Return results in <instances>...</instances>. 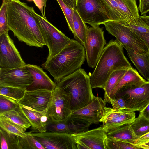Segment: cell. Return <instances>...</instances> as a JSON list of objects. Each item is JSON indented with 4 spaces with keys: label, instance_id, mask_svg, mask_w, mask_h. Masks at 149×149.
<instances>
[{
    "label": "cell",
    "instance_id": "1",
    "mask_svg": "<svg viewBox=\"0 0 149 149\" xmlns=\"http://www.w3.org/2000/svg\"><path fill=\"white\" fill-rule=\"evenodd\" d=\"M37 14L33 7L19 1L8 3L7 17L9 30L19 41L29 46L42 48L45 45Z\"/></svg>",
    "mask_w": 149,
    "mask_h": 149
},
{
    "label": "cell",
    "instance_id": "2",
    "mask_svg": "<svg viewBox=\"0 0 149 149\" xmlns=\"http://www.w3.org/2000/svg\"><path fill=\"white\" fill-rule=\"evenodd\" d=\"M132 67L124 54L123 47L117 40H111L104 47L94 70L89 75L92 89L104 90L112 72Z\"/></svg>",
    "mask_w": 149,
    "mask_h": 149
},
{
    "label": "cell",
    "instance_id": "3",
    "mask_svg": "<svg viewBox=\"0 0 149 149\" xmlns=\"http://www.w3.org/2000/svg\"><path fill=\"white\" fill-rule=\"evenodd\" d=\"M86 57L84 46L72 39L60 52L43 63L42 66L49 72L57 83L80 68Z\"/></svg>",
    "mask_w": 149,
    "mask_h": 149
},
{
    "label": "cell",
    "instance_id": "4",
    "mask_svg": "<svg viewBox=\"0 0 149 149\" xmlns=\"http://www.w3.org/2000/svg\"><path fill=\"white\" fill-rule=\"evenodd\" d=\"M56 86L69 94L71 97V109L78 110L90 103L94 95L89 75L80 68L56 83Z\"/></svg>",
    "mask_w": 149,
    "mask_h": 149
},
{
    "label": "cell",
    "instance_id": "5",
    "mask_svg": "<svg viewBox=\"0 0 149 149\" xmlns=\"http://www.w3.org/2000/svg\"><path fill=\"white\" fill-rule=\"evenodd\" d=\"M103 24L108 33L115 37L125 49H131L141 55L149 53L148 49L142 40L123 22L109 21Z\"/></svg>",
    "mask_w": 149,
    "mask_h": 149
},
{
    "label": "cell",
    "instance_id": "6",
    "mask_svg": "<svg viewBox=\"0 0 149 149\" xmlns=\"http://www.w3.org/2000/svg\"><path fill=\"white\" fill-rule=\"evenodd\" d=\"M118 97L125 100L127 109L141 111L149 104V81H141L123 86L115 98Z\"/></svg>",
    "mask_w": 149,
    "mask_h": 149
},
{
    "label": "cell",
    "instance_id": "7",
    "mask_svg": "<svg viewBox=\"0 0 149 149\" xmlns=\"http://www.w3.org/2000/svg\"><path fill=\"white\" fill-rule=\"evenodd\" d=\"M38 19L44 41L49 49L45 62L60 52L70 42L71 39L54 26L46 18L37 14Z\"/></svg>",
    "mask_w": 149,
    "mask_h": 149
},
{
    "label": "cell",
    "instance_id": "8",
    "mask_svg": "<svg viewBox=\"0 0 149 149\" xmlns=\"http://www.w3.org/2000/svg\"><path fill=\"white\" fill-rule=\"evenodd\" d=\"M106 44L102 28L99 26H87L84 47L89 67L94 68L96 67Z\"/></svg>",
    "mask_w": 149,
    "mask_h": 149
},
{
    "label": "cell",
    "instance_id": "9",
    "mask_svg": "<svg viewBox=\"0 0 149 149\" xmlns=\"http://www.w3.org/2000/svg\"><path fill=\"white\" fill-rule=\"evenodd\" d=\"M76 10L85 23L91 26L110 21L100 0H78Z\"/></svg>",
    "mask_w": 149,
    "mask_h": 149
},
{
    "label": "cell",
    "instance_id": "10",
    "mask_svg": "<svg viewBox=\"0 0 149 149\" xmlns=\"http://www.w3.org/2000/svg\"><path fill=\"white\" fill-rule=\"evenodd\" d=\"M72 112L70 95L56 86L53 90L46 115L49 119L60 120L68 118Z\"/></svg>",
    "mask_w": 149,
    "mask_h": 149
},
{
    "label": "cell",
    "instance_id": "11",
    "mask_svg": "<svg viewBox=\"0 0 149 149\" xmlns=\"http://www.w3.org/2000/svg\"><path fill=\"white\" fill-rule=\"evenodd\" d=\"M26 64L22 60L8 32L0 35V68H13Z\"/></svg>",
    "mask_w": 149,
    "mask_h": 149
},
{
    "label": "cell",
    "instance_id": "12",
    "mask_svg": "<svg viewBox=\"0 0 149 149\" xmlns=\"http://www.w3.org/2000/svg\"><path fill=\"white\" fill-rule=\"evenodd\" d=\"M45 149H77L72 136L56 132L31 133Z\"/></svg>",
    "mask_w": 149,
    "mask_h": 149
},
{
    "label": "cell",
    "instance_id": "13",
    "mask_svg": "<svg viewBox=\"0 0 149 149\" xmlns=\"http://www.w3.org/2000/svg\"><path fill=\"white\" fill-rule=\"evenodd\" d=\"M33 81L27 65L13 68H0V86L26 89Z\"/></svg>",
    "mask_w": 149,
    "mask_h": 149
},
{
    "label": "cell",
    "instance_id": "14",
    "mask_svg": "<svg viewBox=\"0 0 149 149\" xmlns=\"http://www.w3.org/2000/svg\"><path fill=\"white\" fill-rule=\"evenodd\" d=\"M71 135L77 149H106L105 142L108 136L102 126Z\"/></svg>",
    "mask_w": 149,
    "mask_h": 149
},
{
    "label": "cell",
    "instance_id": "15",
    "mask_svg": "<svg viewBox=\"0 0 149 149\" xmlns=\"http://www.w3.org/2000/svg\"><path fill=\"white\" fill-rule=\"evenodd\" d=\"M106 102L101 98L93 96L88 105L72 111L69 117L90 125L100 122Z\"/></svg>",
    "mask_w": 149,
    "mask_h": 149
},
{
    "label": "cell",
    "instance_id": "16",
    "mask_svg": "<svg viewBox=\"0 0 149 149\" xmlns=\"http://www.w3.org/2000/svg\"><path fill=\"white\" fill-rule=\"evenodd\" d=\"M135 118L134 111L127 109L118 110L105 107L100 122L104 130L109 131L123 125L130 124Z\"/></svg>",
    "mask_w": 149,
    "mask_h": 149
},
{
    "label": "cell",
    "instance_id": "17",
    "mask_svg": "<svg viewBox=\"0 0 149 149\" xmlns=\"http://www.w3.org/2000/svg\"><path fill=\"white\" fill-rule=\"evenodd\" d=\"M52 92L53 90L45 89L26 90L23 97L17 102L20 106L45 113Z\"/></svg>",
    "mask_w": 149,
    "mask_h": 149
},
{
    "label": "cell",
    "instance_id": "18",
    "mask_svg": "<svg viewBox=\"0 0 149 149\" xmlns=\"http://www.w3.org/2000/svg\"><path fill=\"white\" fill-rule=\"evenodd\" d=\"M90 125L69 116L65 119L60 120L49 119L46 132L72 135L88 130Z\"/></svg>",
    "mask_w": 149,
    "mask_h": 149
},
{
    "label": "cell",
    "instance_id": "19",
    "mask_svg": "<svg viewBox=\"0 0 149 149\" xmlns=\"http://www.w3.org/2000/svg\"><path fill=\"white\" fill-rule=\"evenodd\" d=\"M26 65L33 78V81L27 87V90L39 89L53 90L56 88V83L51 79L40 67L30 64Z\"/></svg>",
    "mask_w": 149,
    "mask_h": 149
},
{
    "label": "cell",
    "instance_id": "20",
    "mask_svg": "<svg viewBox=\"0 0 149 149\" xmlns=\"http://www.w3.org/2000/svg\"><path fill=\"white\" fill-rule=\"evenodd\" d=\"M20 107L34 132H46L49 119L45 113L37 111L25 106H20Z\"/></svg>",
    "mask_w": 149,
    "mask_h": 149
},
{
    "label": "cell",
    "instance_id": "21",
    "mask_svg": "<svg viewBox=\"0 0 149 149\" xmlns=\"http://www.w3.org/2000/svg\"><path fill=\"white\" fill-rule=\"evenodd\" d=\"M125 49L129 58L140 74L147 81H149V53L141 55L131 49Z\"/></svg>",
    "mask_w": 149,
    "mask_h": 149
},
{
    "label": "cell",
    "instance_id": "22",
    "mask_svg": "<svg viewBox=\"0 0 149 149\" xmlns=\"http://www.w3.org/2000/svg\"><path fill=\"white\" fill-rule=\"evenodd\" d=\"M110 21L126 22L122 11V0H100Z\"/></svg>",
    "mask_w": 149,
    "mask_h": 149
},
{
    "label": "cell",
    "instance_id": "23",
    "mask_svg": "<svg viewBox=\"0 0 149 149\" xmlns=\"http://www.w3.org/2000/svg\"><path fill=\"white\" fill-rule=\"evenodd\" d=\"M108 137L134 144L136 138L133 133L130 124H125L114 128L107 133Z\"/></svg>",
    "mask_w": 149,
    "mask_h": 149
},
{
    "label": "cell",
    "instance_id": "24",
    "mask_svg": "<svg viewBox=\"0 0 149 149\" xmlns=\"http://www.w3.org/2000/svg\"><path fill=\"white\" fill-rule=\"evenodd\" d=\"M145 81L146 80L140 76L136 69L132 67L130 68L120 79L111 93L109 98H114L119 90L125 85L135 84Z\"/></svg>",
    "mask_w": 149,
    "mask_h": 149
},
{
    "label": "cell",
    "instance_id": "25",
    "mask_svg": "<svg viewBox=\"0 0 149 149\" xmlns=\"http://www.w3.org/2000/svg\"><path fill=\"white\" fill-rule=\"evenodd\" d=\"M72 20L74 29L73 34L74 38L76 40L84 46L87 26L79 15L76 9L73 10Z\"/></svg>",
    "mask_w": 149,
    "mask_h": 149
},
{
    "label": "cell",
    "instance_id": "26",
    "mask_svg": "<svg viewBox=\"0 0 149 149\" xmlns=\"http://www.w3.org/2000/svg\"><path fill=\"white\" fill-rule=\"evenodd\" d=\"M3 116L22 127L26 131L31 125L22 111L20 106L16 109L10 110L0 113Z\"/></svg>",
    "mask_w": 149,
    "mask_h": 149
},
{
    "label": "cell",
    "instance_id": "27",
    "mask_svg": "<svg viewBox=\"0 0 149 149\" xmlns=\"http://www.w3.org/2000/svg\"><path fill=\"white\" fill-rule=\"evenodd\" d=\"M130 125L137 139L149 132V119L140 113Z\"/></svg>",
    "mask_w": 149,
    "mask_h": 149
},
{
    "label": "cell",
    "instance_id": "28",
    "mask_svg": "<svg viewBox=\"0 0 149 149\" xmlns=\"http://www.w3.org/2000/svg\"><path fill=\"white\" fill-rule=\"evenodd\" d=\"M0 127L7 132L20 137H25L27 134L22 127L2 115H0Z\"/></svg>",
    "mask_w": 149,
    "mask_h": 149
},
{
    "label": "cell",
    "instance_id": "29",
    "mask_svg": "<svg viewBox=\"0 0 149 149\" xmlns=\"http://www.w3.org/2000/svg\"><path fill=\"white\" fill-rule=\"evenodd\" d=\"M1 149H21L19 136L0 129Z\"/></svg>",
    "mask_w": 149,
    "mask_h": 149
},
{
    "label": "cell",
    "instance_id": "30",
    "mask_svg": "<svg viewBox=\"0 0 149 149\" xmlns=\"http://www.w3.org/2000/svg\"><path fill=\"white\" fill-rule=\"evenodd\" d=\"M128 69H123L115 71L110 75L105 86L104 101L107 102L110 95L118 82Z\"/></svg>",
    "mask_w": 149,
    "mask_h": 149
},
{
    "label": "cell",
    "instance_id": "31",
    "mask_svg": "<svg viewBox=\"0 0 149 149\" xmlns=\"http://www.w3.org/2000/svg\"><path fill=\"white\" fill-rule=\"evenodd\" d=\"M26 90L23 88L0 86V95L18 101L23 97Z\"/></svg>",
    "mask_w": 149,
    "mask_h": 149
},
{
    "label": "cell",
    "instance_id": "32",
    "mask_svg": "<svg viewBox=\"0 0 149 149\" xmlns=\"http://www.w3.org/2000/svg\"><path fill=\"white\" fill-rule=\"evenodd\" d=\"M32 132L27 133L24 137H19L21 149H45L41 143L31 134Z\"/></svg>",
    "mask_w": 149,
    "mask_h": 149
},
{
    "label": "cell",
    "instance_id": "33",
    "mask_svg": "<svg viewBox=\"0 0 149 149\" xmlns=\"http://www.w3.org/2000/svg\"><path fill=\"white\" fill-rule=\"evenodd\" d=\"M106 149H138L135 144L107 137L105 142Z\"/></svg>",
    "mask_w": 149,
    "mask_h": 149
},
{
    "label": "cell",
    "instance_id": "34",
    "mask_svg": "<svg viewBox=\"0 0 149 149\" xmlns=\"http://www.w3.org/2000/svg\"><path fill=\"white\" fill-rule=\"evenodd\" d=\"M8 3L3 1L0 9V35L8 32L7 12Z\"/></svg>",
    "mask_w": 149,
    "mask_h": 149
},
{
    "label": "cell",
    "instance_id": "35",
    "mask_svg": "<svg viewBox=\"0 0 149 149\" xmlns=\"http://www.w3.org/2000/svg\"><path fill=\"white\" fill-rule=\"evenodd\" d=\"M19 107L17 101L10 97L0 95V113Z\"/></svg>",
    "mask_w": 149,
    "mask_h": 149
},
{
    "label": "cell",
    "instance_id": "36",
    "mask_svg": "<svg viewBox=\"0 0 149 149\" xmlns=\"http://www.w3.org/2000/svg\"><path fill=\"white\" fill-rule=\"evenodd\" d=\"M59 4L65 17L69 29L73 33L74 32L72 16L74 10L66 6L62 0H56Z\"/></svg>",
    "mask_w": 149,
    "mask_h": 149
},
{
    "label": "cell",
    "instance_id": "37",
    "mask_svg": "<svg viewBox=\"0 0 149 149\" xmlns=\"http://www.w3.org/2000/svg\"><path fill=\"white\" fill-rule=\"evenodd\" d=\"M107 102L110 103L113 109L118 110L127 109L125 101L122 97L115 98L114 99L109 98Z\"/></svg>",
    "mask_w": 149,
    "mask_h": 149
},
{
    "label": "cell",
    "instance_id": "38",
    "mask_svg": "<svg viewBox=\"0 0 149 149\" xmlns=\"http://www.w3.org/2000/svg\"><path fill=\"white\" fill-rule=\"evenodd\" d=\"M29 1H33L36 6L38 8L42 14V16L46 18L45 15V10L46 7L47 0H27Z\"/></svg>",
    "mask_w": 149,
    "mask_h": 149
},
{
    "label": "cell",
    "instance_id": "39",
    "mask_svg": "<svg viewBox=\"0 0 149 149\" xmlns=\"http://www.w3.org/2000/svg\"><path fill=\"white\" fill-rule=\"evenodd\" d=\"M138 9L141 15H145L149 12V0H139Z\"/></svg>",
    "mask_w": 149,
    "mask_h": 149
},
{
    "label": "cell",
    "instance_id": "40",
    "mask_svg": "<svg viewBox=\"0 0 149 149\" xmlns=\"http://www.w3.org/2000/svg\"><path fill=\"white\" fill-rule=\"evenodd\" d=\"M134 33L142 40L147 46L149 51V33Z\"/></svg>",
    "mask_w": 149,
    "mask_h": 149
},
{
    "label": "cell",
    "instance_id": "41",
    "mask_svg": "<svg viewBox=\"0 0 149 149\" xmlns=\"http://www.w3.org/2000/svg\"><path fill=\"white\" fill-rule=\"evenodd\" d=\"M68 7L73 10L77 8L78 0H62Z\"/></svg>",
    "mask_w": 149,
    "mask_h": 149
},
{
    "label": "cell",
    "instance_id": "42",
    "mask_svg": "<svg viewBox=\"0 0 149 149\" xmlns=\"http://www.w3.org/2000/svg\"><path fill=\"white\" fill-rule=\"evenodd\" d=\"M149 141V132L137 139L134 144H142Z\"/></svg>",
    "mask_w": 149,
    "mask_h": 149
},
{
    "label": "cell",
    "instance_id": "43",
    "mask_svg": "<svg viewBox=\"0 0 149 149\" xmlns=\"http://www.w3.org/2000/svg\"><path fill=\"white\" fill-rule=\"evenodd\" d=\"M140 113L146 118L149 119V104Z\"/></svg>",
    "mask_w": 149,
    "mask_h": 149
},
{
    "label": "cell",
    "instance_id": "44",
    "mask_svg": "<svg viewBox=\"0 0 149 149\" xmlns=\"http://www.w3.org/2000/svg\"><path fill=\"white\" fill-rule=\"evenodd\" d=\"M140 149H149V141L142 144H135Z\"/></svg>",
    "mask_w": 149,
    "mask_h": 149
},
{
    "label": "cell",
    "instance_id": "45",
    "mask_svg": "<svg viewBox=\"0 0 149 149\" xmlns=\"http://www.w3.org/2000/svg\"><path fill=\"white\" fill-rule=\"evenodd\" d=\"M140 17L143 21L149 26V16H147L145 14L140 16Z\"/></svg>",
    "mask_w": 149,
    "mask_h": 149
},
{
    "label": "cell",
    "instance_id": "46",
    "mask_svg": "<svg viewBox=\"0 0 149 149\" xmlns=\"http://www.w3.org/2000/svg\"><path fill=\"white\" fill-rule=\"evenodd\" d=\"M20 0H3V1H5L8 3L12 1H19Z\"/></svg>",
    "mask_w": 149,
    "mask_h": 149
}]
</instances>
